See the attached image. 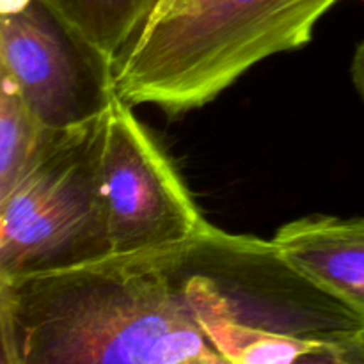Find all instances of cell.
I'll return each instance as SVG.
<instances>
[{
  "instance_id": "obj_9",
  "label": "cell",
  "mask_w": 364,
  "mask_h": 364,
  "mask_svg": "<svg viewBox=\"0 0 364 364\" xmlns=\"http://www.w3.org/2000/svg\"><path fill=\"white\" fill-rule=\"evenodd\" d=\"M107 55L117 59L156 0H48Z\"/></svg>"
},
{
  "instance_id": "obj_4",
  "label": "cell",
  "mask_w": 364,
  "mask_h": 364,
  "mask_svg": "<svg viewBox=\"0 0 364 364\" xmlns=\"http://www.w3.org/2000/svg\"><path fill=\"white\" fill-rule=\"evenodd\" d=\"M105 117L57 135L0 199V281L77 269L112 256L102 181Z\"/></svg>"
},
{
  "instance_id": "obj_1",
  "label": "cell",
  "mask_w": 364,
  "mask_h": 364,
  "mask_svg": "<svg viewBox=\"0 0 364 364\" xmlns=\"http://www.w3.org/2000/svg\"><path fill=\"white\" fill-rule=\"evenodd\" d=\"M2 364H220L159 251L0 281Z\"/></svg>"
},
{
  "instance_id": "obj_3",
  "label": "cell",
  "mask_w": 364,
  "mask_h": 364,
  "mask_svg": "<svg viewBox=\"0 0 364 364\" xmlns=\"http://www.w3.org/2000/svg\"><path fill=\"white\" fill-rule=\"evenodd\" d=\"M340 0H156L132 39L141 66L206 105L269 57L302 48Z\"/></svg>"
},
{
  "instance_id": "obj_8",
  "label": "cell",
  "mask_w": 364,
  "mask_h": 364,
  "mask_svg": "<svg viewBox=\"0 0 364 364\" xmlns=\"http://www.w3.org/2000/svg\"><path fill=\"white\" fill-rule=\"evenodd\" d=\"M0 199L45 155L57 135L43 127L7 75L0 73Z\"/></svg>"
},
{
  "instance_id": "obj_7",
  "label": "cell",
  "mask_w": 364,
  "mask_h": 364,
  "mask_svg": "<svg viewBox=\"0 0 364 364\" xmlns=\"http://www.w3.org/2000/svg\"><path fill=\"white\" fill-rule=\"evenodd\" d=\"M284 258L364 316V215H309L272 238Z\"/></svg>"
},
{
  "instance_id": "obj_5",
  "label": "cell",
  "mask_w": 364,
  "mask_h": 364,
  "mask_svg": "<svg viewBox=\"0 0 364 364\" xmlns=\"http://www.w3.org/2000/svg\"><path fill=\"white\" fill-rule=\"evenodd\" d=\"M0 73L53 132L85 127L117 98L114 59L48 0H0Z\"/></svg>"
},
{
  "instance_id": "obj_10",
  "label": "cell",
  "mask_w": 364,
  "mask_h": 364,
  "mask_svg": "<svg viewBox=\"0 0 364 364\" xmlns=\"http://www.w3.org/2000/svg\"><path fill=\"white\" fill-rule=\"evenodd\" d=\"M350 75L352 82H354V87L358 89L359 96H361L364 102V41L355 46L354 57H352Z\"/></svg>"
},
{
  "instance_id": "obj_2",
  "label": "cell",
  "mask_w": 364,
  "mask_h": 364,
  "mask_svg": "<svg viewBox=\"0 0 364 364\" xmlns=\"http://www.w3.org/2000/svg\"><path fill=\"white\" fill-rule=\"evenodd\" d=\"M159 256L224 363L364 364V316L272 240L210 226Z\"/></svg>"
},
{
  "instance_id": "obj_6",
  "label": "cell",
  "mask_w": 364,
  "mask_h": 364,
  "mask_svg": "<svg viewBox=\"0 0 364 364\" xmlns=\"http://www.w3.org/2000/svg\"><path fill=\"white\" fill-rule=\"evenodd\" d=\"M132 109L117 96L105 117L102 181L116 256L174 247L212 226L173 159Z\"/></svg>"
}]
</instances>
